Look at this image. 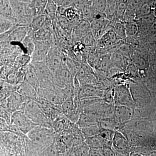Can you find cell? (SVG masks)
Listing matches in <instances>:
<instances>
[{"instance_id": "1", "label": "cell", "mask_w": 156, "mask_h": 156, "mask_svg": "<svg viewBox=\"0 0 156 156\" xmlns=\"http://www.w3.org/2000/svg\"><path fill=\"white\" fill-rule=\"evenodd\" d=\"M23 111L37 126L52 128V122L42 111L36 101H28Z\"/></svg>"}, {"instance_id": "2", "label": "cell", "mask_w": 156, "mask_h": 156, "mask_svg": "<svg viewBox=\"0 0 156 156\" xmlns=\"http://www.w3.org/2000/svg\"><path fill=\"white\" fill-rule=\"evenodd\" d=\"M55 133L51 128L37 126L27 134L32 142L40 145L52 144L55 140Z\"/></svg>"}, {"instance_id": "3", "label": "cell", "mask_w": 156, "mask_h": 156, "mask_svg": "<svg viewBox=\"0 0 156 156\" xmlns=\"http://www.w3.org/2000/svg\"><path fill=\"white\" fill-rule=\"evenodd\" d=\"M66 56L56 44L51 47L45 62L53 74L65 65Z\"/></svg>"}, {"instance_id": "4", "label": "cell", "mask_w": 156, "mask_h": 156, "mask_svg": "<svg viewBox=\"0 0 156 156\" xmlns=\"http://www.w3.org/2000/svg\"><path fill=\"white\" fill-rule=\"evenodd\" d=\"M11 125L24 134H27L36 126H38L27 116L23 111H19L12 114Z\"/></svg>"}, {"instance_id": "5", "label": "cell", "mask_w": 156, "mask_h": 156, "mask_svg": "<svg viewBox=\"0 0 156 156\" xmlns=\"http://www.w3.org/2000/svg\"><path fill=\"white\" fill-rule=\"evenodd\" d=\"M114 101L116 105L128 107L133 109L135 103L129 86L119 85L115 89Z\"/></svg>"}, {"instance_id": "6", "label": "cell", "mask_w": 156, "mask_h": 156, "mask_svg": "<svg viewBox=\"0 0 156 156\" xmlns=\"http://www.w3.org/2000/svg\"><path fill=\"white\" fill-rule=\"evenodd\" d=\"M36 102L42 111L52 122L63 114L61 105H56L39 97Z\"/></svg>"}, {"instance_id": "7", "label": "cell", "mask_w": 156, "mask_h": 156, "mask_svg": "<svg viewBox=\"0 0 156 156\" xmlns=\"http://www.w3.org/2000/svg\"><path fill=\"white\" fill-rule=\"evenodd\" d=\"M53 75V82L57 88L63 89L68 86L73 85L74 77L66 64Z\"/></svg>"}, {"instance_id": "8", "label": "cell", "mask_w": 156, "mask_h": 156, "mask_svg": "<svg viewBox=\"0 0 156 156\" xmlns=\"http://www.w3.org/2000/svg\"><path fill=\"white\" fill-rule=\"evenodd\" d=\"M27 98L23 97L17 91L11 93L6 99V105L8 111L11 113L23 111L28 102Z\"/></svg>"}, {"instance_id": "9", "label": "cell", "mask_w": 156, "mask_h": 156, "mask_svg": "<svg viewBox=\"0 0 156 156\" xmlns=\"http://www.w3.org/2000/svg\"><path fill=\"white\" fill-rule=\"evenodd\" d=\"M112 148L115 151L130 156L131 144L122 133L118 131H115V135L112 141Z\"/></svg>"}, {"instance_id": "10", "label": "cell", "mask_w": 156, "mask_h": 156, "mask_svg": "<svg viewBox=\"0 0 156 156\" xmlns=\"http://www.w3.org/2000/svg\"><path fill=\"white\" fill-rule=\"evenodd\" d=\"M37 94L39 98L56 105H61L64 101L60 90L56 87L54 89H44L39 87Z\"/></svg>"}, {"instance_id": "11", "label": "cell", "mask_w": 156, "mask_h": 156, "mask_svg": "<svg viewBox=\"0 0 156 156\" xmlns=\"http://www.w3.org/2000/svg\"><path fill=\"white\" fill-rule=\"evenodd\" d=\"M105 92L103 89L96 85H87L81 87L77 97L79 100L91 98H101L104 97Z\"/></svg>"}, {"instance_id": "12", "label": "cell", "mask_w": 156, "mask_h": 156, "mask_svg": "<svg viewBox=\"0 0 156 156\" xmlns=\"http://www.w3.org/2000/svg\"><path fill=\"white\" fill-rule=\"evenodd\" d=\"M110 23V21L105 17L94 19L90 23L91 32L96 41L99 40L107 32L106 30Z\"/></svg>"}, {"instance_id": "13", "label": "cell", "mask_w": 156, "mask_h": 156, "mask_svg": "<svg viewBox=\"0 0 156 156\" xmlns=\"http://www.w3.org/2000/svg\"><path fill=\"white\" fill-rule=\"evenodd\" d=\"M30 30V26H17L16 25L11 30L9 34V41L12 46H19Z\"/></svg>"}, {"instance_id": "14", "label": "cell", "mask_w": 156, "mask_h": 156, "mask_svg": "<svg viewBox=\"0 0 156 156\" xmlns=\"http://www.w3.org/2000/svg\"><path fill=\"white\" fill-rule=\"evenodd\" d=\"M51 45L44 42H37L34 53L31 57V62L46 61Z\"/></svg>"}, {"instance_id": "15", "label": "cell", "mask_w": 156, "mask_h": 156, "mask_svg": "<svg viewBox=\"0 0 156 156\" xmlns=\"http://www.w3.org/2000/svg\"><path fill=\"white\" fill-rule=\"evenodd\" d=\"M35 70L37 76L40 82L45 81L53 82V75L50 70L46 62H31Z\"/></svg>"}, {"instance_id": "16", "label": "cell", "mask_w": 156, "mask_h": 156, "mask_svg": "<svg viewBox=\"0 0 156 156\" xmlns=\"http://www.w3.org/2000/svg\"><path fill=\"white\" fill-rule=\"evenodd\" d=\"M133 109L122 105H115L114 119L119 124H123L131 119L133 116Z\"/></svg>"}, {"instance_id": "17", "label": "cell", "mask_w": 156, "mask_h": 156, "mask_svg": "<svg viewBox=\"0 0 156 156\" xmlns=\"http://www.w3.org/2000/svg\"><path fill=\"white\" fill-rule=\"evenodd\" d=\"M17 92L29 100L36 101L39 98L36 89L24 81L17 87Z\"/></svg>"}, {"instance_id": "18", "label": "cell", "mask_w": 156, "mask_h": 156, "mask_svg": "<svg viewBox=\"0 0 156 156\" xmlns=\"http://www.w3.org/2000/svg\"><path fill=\"white\" fill-rule=\"evenodd\" d=\"M36 43V40L35 32L30 29L28 34L21 44V49L23 54L31 57L35 48Z\"/></svg>"}, {"instance_id": "19", "label": "cell", "mask_w": 156, "mask_h": 156, "mask_svg": "<svg viewBox=\"0 0 156 156\" xmlns=\"http://www.w3.org/2000/svg\"><path fill=\"white\" fill-rule=\"evenodd\" d=\"M131 95L135 103V106H142V102L146 98V92L144 87L140 84H131L129 86Z\"/></svg>"}, {"instance_id": "20", "label": "cell", "mask_w": 156, "mask_h": 156, "mask_svg": "<svg viewBox=\"0 0 156 156\" xmlns=\"http://www.w3.org/2000/svg\"><path fill=\"white\" fill-rule=\"evenodd\" d=\"M72 124L74 123L68 119L64 115H62L52 122V128L56 134H59L66 130H71Z\"/></svg>"}, {"instance_id": "21", "label": "cell", "mask_w": 156, "mask_h": 156, "mask_svg": "<svg viewBox=\"0 0 156 156\" xmlns=\"http://www.w3.org/2000/svg\"><path fill=\"white\" fill-rule=\"evenodd\" d=\"M110 58L112 64L114 67L120 69H126L131 63L130 62L131 58L123 56L119 51L110 54Z\"/></svg>"}, {"instance_id": "22", "label": "cell", "mask_w": 156, "mask_h": 156, "mask_svg": "<svg viewBox=\"0 0 156 156\" xmlns=\"http://www.w3.org/2000/svg\"><path fill=\"white\" fill-rule=\"evenodd\" d=\"M23 81L32 86L37 91V89L40 86V81L35 70L30 62L27 66Z\"/></svg>"}, {"instance_id": "23", "label": "cell", "mask_w": 156, "mask_h": 156, "mask_svg": "<svg viewBox=\"0 0 156 156\" xmlns=\"http://www.w3.org/2000/svg\"><path fill=\"white\" fill-rule=\"evenodd\" d=\"M0 2L1 17L9 20L16 23V17L10 1L1 0Z\"/></svg>"}, {"instance_id": "24", "label": "cell", "mask_w": 156, "mask_h": 156, "mask_svg": "<svg viewBox=\"0 0 156 156\" xmlns=\"http://www.w3.org/2000/svg\"><path fill=\"white\" fill-rule=\"evenodd\" d=\"M98 121L93 117L85 113H81L78 120L77 124L79 128H83L89 126L98 125Z\"/></svg>"}, {"instance_id": "25", "label": "cell", "mask_w": 156, "mask_h": 156, "mask_svg": "<svg viewBox=\"0 0 156 156\" xmlns=\"http://www.w3.org/2000/svg\"><path fill=\"white\" fill-rule=\"evenodd\" d=\"M48 20V17L44 14L35 16L30 27L32 30L36 32L45 26Z\"/></svg>"}, {"instance_id": "26", "label": "cell", "mask_w": 156, "mask_h": 156, "mask_svg": "<svg viewBox=\"0 0 156 156\" xmlns=\"http://www.w3.org/2000/svg\"><path fill=\"white\" fill-rule=\"evenodd\" d=\"M65 64L73 77L77 74L82 66V63L80 62L67 56L65 58Z\"/></svg>"}, {"instance_id": "27", "label": "cell", "mask_w": 156, "mask_h": 156, "mask_svg": "<svg viewBox=\"0 0 156 156\" xmlns=\"http://www.w3.org/2000/svg\"><path fill=\"white\" fill-rule=\"evenodd\" d=\"M57 7L55 1L49 0L47 3L44 14L51 21H54L57 15Z\"/></svg>"}, {"instance_id": "28", "label": "cell", "mask_w": 156, "mask_h": 156, "mask_svg": "<svg viewBox=\"0 0 156 156\" xmlns=\"http://www.w3.org/2000/svg\"><path fill=\"white\" fill-rule=\"evenodd\" d=\"M112 65L110 55L104 54L99 57L95 69L101 71H108L111 67Z\"/></svg>"}, {"instance_id": "29", "label": "cell", "mask_w": 156, "mask_h": 156, "mask_svg": "<svg viewBox=\"0 0 156 156\" xmlns=\"http://www.w3.org/2000/svg\"><path fill=\"white\" fill-rule=\"evenodd\" d=\"M73 153L75 156H89L90 148L85 142H79L73 145Z\"/></svg>"}, {"instance_id": "30", "label": "cell", "mask_w": 156, "mask_h": 156, "mask_svg": "<svg viewBox=\"0 0 156 156\" xmlns=\"http://www.w3.org/2000/svg\"><path fill=\"white\" fill-rule=\"evenodd\" d=\"M118 2V1H107L105 14L110 21L116 15Z\"/></svg>"}, {"instance_id": "31", "label": "cell", "mask_w": 156, "mask_h": 156, "mask_svg": "<svg viewBox=\"0 0 156 156\" xmlns=\"http://www.w3.org/2000/svg\"><path fill=\"white\" fill-rule=\"evenodd\" d=\"M48 1L46 0H37L31 1V5L33 8L34 11L35 16L44 14L45 9Z\"/></svg>"}, {"instance_id": "32", "label": "cell", "mask_w": 156, "mask_h": 156, "mask_svg": "<svg viewBox=\"0 0 156 156\" xmlns=\"http://www.w3.org/2000/svg\"><path fill=\"white\" fill-rule=\"evenodd\" d=\"M82 19L91 23L95 18V13L92 8V4L86 6L80 12Z\"/></svg>"}, {"instance_id": "33", "label": "cell", "mask_w": 156, "mask_h": 156, "mask_svg": "<svg viewBox=\"0 0 156 156\" xmlns=\"http://www.w3.org/2000/svg\"><path fill=\"white\" fill-rule=\"evenodd\" d=\"M16 25V23L14 21L0 17V34L5 33L9 31Z\"/></svg>"}, {"instance_id": "34", "label": "cell", "mask_w": 156, "mask_h": 156, "mask_svg": "<svg viewBox=\"0 0 156 156\" xmlns=\"http://www.w3.org/2000/svg\"><path fill=\"white\" fill-rule=\"evenodd\" d=\"M118 123L114 119L111 118H105L101 120L99 126L100 128L109 129L115 131L118 126Z\"/></svg>"}, {"instance_id": "35", "label": "cell", "mask_w": 156, "mask_h": 156, "mask_svg": "<svg viewBox=\"0 0 156 156\" xmlns=\"http://www.w3.org/2000/svg\"><path fill=\"white\" fill-rule=\"evenodd\" d=\"M81 132L85 137H92L98 135L100 131L99 125L89 126L81 129Z\"/></svg>"}, {"instance_id": "36", "label": "cell", "mask_w": 156, "mask_h": 156, "mask_svg": "<svg viewBox=\"0 0 156 156\" xmlns=\"http://www.w3.org/2000/svg\"><path fill=\"white\" fill-rule=\"evenodd\" d=\"M56 20L62 28L72 34L73 27L70 21L69 20L64 16L57 15Z\"/></svg>"}, {"instance_id": "37", "label": "cell", "mask_w": 156, "mask_h": 156, "mask_svg": "<svg viewBox=\"0 0 156 156\" xmlns=\"http://www.w3.org/2000/svg\"><path fill=\"white\" fill-rule=\"evenodd\" d=\"M125 25L126 35L129 36L134 37L137 34L139 28L136 23L134 21L126 23Z\"/></svg>"}, {"instance_id": "38", "label": "cell", "mask_w": 156, "mask_h": 156, "mask_svg": "<svg viewBox=\"0 0 156 156\" xmlns=\"http://www.w3.org/2000/svg\"><path fill=\"white\" fill-rule=\"evenodd\" d=\"M107 1H92V8L95 13L105 14Z\"/></svg>"}, {"instance_id": "39", "label": "cell", "mask_w": 156, "mask_h": 156, "mask_svg": "<svg viewBox=\"0 0 156 156\" xmlns=\"http://www.w3.org/2000/svg\"><path fill=\"white\" fill-rule=\"evenodd\" d=\"M97 41L94 36L92 34L91 31L84 37L81 41V42H82L86 47L91 48L95 47L97 44Z\"/></svg>"}, {"instance_id": "40", "label": "cell", "mask_w": 156, "mask_h": 156, "mask_svg": "<svg viewBox=\"0 0 156 156\" xmlns=\"http://www.w3.org/2000/svg\"><path fill=\"white\" fill-rule=\"evenodd\" d=\"M143 3L140 1H127V11L138 13Z\"/></svg>"}, {"instance_id": "41", "label": "cell", "mask_w": 156, "mask_h": 156, "mask_svg": "<svg viewBox=\"0 0 156 156\" xmlns=\"http://www.w3.org/2000/svg\"><path fill=\"white\" fill-rule=\"evenodd\" d=\"M127 11V1H119L117 6L116 17L119 19L124 18Z\"/></svg>"}, {"instance_id": "42", "label": "cell", "mask_w": 156, "mask_h": 156, "mask_svg": "<svg viewBox=\"0 0 156 156\" xmlns=\"http://www.w3.org/2000/svg\"><path fill=\"white\" fill-rule=\"evenodd\" d=\"M131 58L133 60V63L136 66L138 69L143 70L147 67V64L146 61L145 59L140 55L136 54Z\"/></svg>"}, {"instance_id": "43", "label": "cell", "mask_w": 156, "mask_h": 156, "mask_svg": "<svg viewBox=\"0 0 156 156\" xmlns=\"http://www.w3.org/2000/svg\"><path fill=\"white\" fill-rule=\"evenodd\" d=\"M115 131L100 128V131L98 135L103 139L112 141L114 136Z\"/></svg>"}, {"instance_id": "44", "label": "cell", "mask_w": 156, "mask_h": 156, "mask_svg": "<svg viewBox=\"0 0 156 156\" xmlns=\"http://www.w3.org/2000/svg\"><path fill=\"white\" fill-rule=\"evenodd\" d=\"M113 30L119 37L124 38L126 35L125 24H123L122 23H117L114 26Z\"/></svg>"}, {"instance_id": "45", "label": "cell", "mask_w": 156, "mask_h": 156, "mask_svg": "<svg viewBox=\"0 0 156 156\" xmlns=\"http://www.w3.org/2000/svg\"><path fill=\"white\" fill-rule=\"evenodd\" d=\"M80 15V13L74 9V7L68 8L66 10L64 16L70 21L73 20Z\"/></svg>"}, {"instance_id": "46", "label": "cell", "mask_w": 156, "mask_h": 156, "mask_svg": "<svg viewBox=\"0 0 156 156\" xmlns=\"http://www.w3.org/2000/svg\"><path fill=\"white\" fill-rule=\"evenodd\" d=\"M151 6L147 3H144L138 11V14L141 17L147 16L151 14Z\"/></svg>"}, {"instance_id": "47", "label": "cell", "mask_w": 156, "mask_h": 156, "mask_svg": "<svg viewBox=\"0 0 156 156\" xmlns=\"http://www.w3.org/2000/svg\"><path fill=\"white\" fill-rule=\"evenodd\" d=\"M119 51L120 53L126 57L131 58V53H130V49L129 46L127 44H122L120 46L119 48Z\"/></svg>"}, {"instance_id": "48", "label": "cell", "mask_w": 156, "mask_h": 156, "mask_svg": "<svg viewBox=\"0 0 156 156\" xmlns=\"http://www.w3.org/2000/svg\"><path fill=\"white\" fill-rule=\"evenodd\" d=\"M57 6L64 7L65 8H69L74 7V1H68V0H61V1H55Z\"/></svg>"}, {"instance_id": "49", "label": "cell", "mask_w": 156, "mask_h": 156, "mask_svg": "<svg viewBox=\"0 0 156 156\" xmlns=\"http://www.w3.org/2000/svg\"><path fill=\"white\" fill-rule=\"evenodd\" d=\"M126 69L129 74L133 76H137L138 75V73H139L138 69L133 62L130 63L126 68Z\"/></svg>"}, {"instance_id": "50", "label": "cell", "mask_w": 156, "mask_h": 156, "mask_svg": "<svg viewBox=\"0 0 156 156\" xmlns=\"http://www.w3.org/2000/svg\"><path fill=\"white\" fill-rule=\"evenodd\" d=\"M103 156H116L115 151L112 147H105L99 149Z\"/></svg>"}, {"instance_id": "51", "label": "cell", "mask_w": 156, "mask_h": 156, "mask_svg": "<svg viewBox=\"0 0 156 156\" xmlns=\"http://www.w3.org/2000/svg\"><path fill=\"white\" fill-rule=\"evenodd\" d=\"M141 18H142L141 19H142L143 22L147 23V24H151V25L156 20V16L152 14L141 17Z\"/></svg>"}, {"instance_id": "52", "label": "cell", "mask_w": 156, "mask_h": 156, "mask_svg": "<svg viewBox=\"0 0 156 156\" xmlns=\"http://www.w3.org/2000/svg\"><path fill=\"white\" fill-rule=\"evenodd\" d=\"M89 156H103L101 153L100 150L97 149L90 148Z\"/></svg>"}, {"instance_id": "53", "label": "cell", "mask_w": 156, "mask_h": 156, "mask_svg": "<svg viewBox=\"0 0 156 156\" xmlns=\"http://www.w3.org/2000/svg\"><path fill=\"white\" fill-rule=\"evenodd\" d=\"M150 30L151 32L153 33H156V20L151 25Z\"/></svg>"}, {"instance_id": "54", "label": "cell", "mask_w": 156, "mask_h": 156, "mask_svg": "<svg viewBox=\"0 0 156 156\" xmlns=\"http://www.w3.org/2000/svg\"><path fill=\"white\" fill-rule=\"evenodd\" d=\"M116 156H127L126 155L124 154L115 151Z\"/></svg>"}, {"instance_id": "55", "label": "cell", "mask_w": 156, "mask_h": 156, "mask_svg": "<svg viewBox=\"0 0 156 156\" xmlns=\"http://www.w3.org/2000/svg\"><path fill=\"white\" fill-rule=\"evenodd\" d=\"M155 16L156 17V11L155 13Z\"/></svg>"}]
</instances>
